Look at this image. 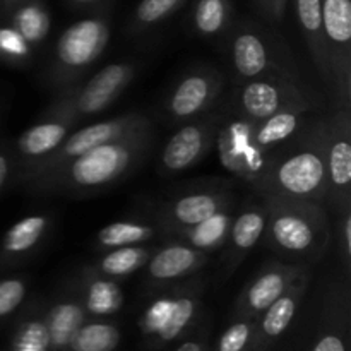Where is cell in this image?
I'll list each match as a JSON object with an SVG mask.
<instances>
[{
	"label": "cell",
	"mask_w": 351,
	"mask_h": 351,
	"mask_svg": "<svg viewBox=\"0 0 351 351\" xmlns=\"http://www.w3.org/2000/svg\"><path fill=\"white\" fill-rule=\"evenodd\" d=\"M328 113H319L295 139L269 158L250 182L263 201L326 202L328 197Z\"/></svg>",
	"instance_id": "1"
},
{
	"label": "cell",
	"mask_w": 351,
	"mask_h": 351,
	"mask_svg": "<svg viewBox=\"0 0 351 351\" xmlns=\"http://www.w3.org/2000/svg\"><path fill=\"white\" fill-rule=\"evenodd\" d=\"M153 123L125 137L88 151L53 170L33 175L21 184L31 194H93L112 187L136 170L153 147Z\"/></svg>",
	"instance_id": "2"
},
{
	"label": "cell",
	"mask_w": 351,
	"mask_h": 351,
	"mask_svg": "<svg viewBox=\"0 0 351 351\" xmlns=\"http://www.w3.org/2000/svg\"><path fill=\"white\" fill-rule=\"evenodd\" d=\"M266 208L264 243L295 264L319 263L331 239L329 218L321 202L263 201Z\"/></svg>",
	"instance_id": "3"
},
{
	"label": "cell",
	"mask_w": 351,
	"mask_h": 351,
	"mask_svg": "<svg viewBox=\"0 0 351 351\" xmlns=\"http://www.w3.org/2000/svg\"><path fill=\"white\" fill-rule=\"evenodd\" d=\"M110 29V14L105 10L71 24L55 43L43 74L45 86L58 95L79 84L105 51Z\"/></svg>",
	"instance_id": "4"
},
{
	"label": "cell",
	"mask_w": 351,
	"mask_h": 351,
	"mask_svg": "<svg viewBox=\"0 0 351 351\" xmlns=\"http://www.w3.org/2000/svg\"><path fill=\"white\" fill-rule=\"evenodd\" d=\"M225 41L235 84L267 75L300 79L285 41L263 24L250 19L235 21Z\"/></svg>",
	"instance_id": "5"
},
{
	"label": "cell",
	"mask_w": 351,
	"mask_h": 351,
	"mask_svg": "<svg viewBox=\"0 0 351 351\" xmlns=\"http://www.w3.org/2000/svg\"><path fill=\"white\" fill-rule=\"evenodd\" d=\"M136 72L137 65L134 62L108 64L89 79H82L79 84L55 95L43 117L67 120L77 125L82 120L110 108L134 81Z\"/></svg>",
	"instance_id": "6"
},
{
	"label": "cell",
	"mask_w": 351,
	"mask_h": 351,
	"mask_svg": "<svg viewBox=\"0 0 351 351\" xmlns=\"http://www.w3.org/2000/svg\"><path fill=\"white\" fill-rule=\"evenodd\" d=\"M311 101L317 99L302 79L267 75L235 84L228 112L252 123H259L288 106Z\"/></svg>",
	"instance_id": "7"
},
{
	"label": "cell",
	"mask_w": 351,
	"mask_h": 351,
	"mask_svg": "<svg viewBox=\"0 0 351 351\" xmlns=\"http://www.w3.org/2000/svg\"><path fill=\"white\" fill-rule=\"evenodd\" d=\"M147 123H151V119L141 112H129L115 117V119L89 123V125L75 129L74 132L69 134L62 141L60 146L53 153L48 154L47 158L21 168L14 175H16L17 182L21 184V182L33 177V175L53 170V168L60 167V165L67 163V161L75 160V158L82 156V154L95 149V147L112 143V141L120 139V137L129 136V134L136 132L137 129L147 125Z\"/></svg>",
	"instance_id": "8"
},
{
	"label": "cell",
	"mask_w": 351,
	"mask_h": 351,
	"mask_svg": "<svg viewBox=\"0 0 351 351\" xmlns=\"http://www.w3.org/2000/svg\"><path fill=\"white\" fill-rule=\"evenodd\" d=\"M331 95L336 108L351 105V0H321Z\"/></svg>",
	"instance_id": "9"
},
{
	"label": "cell",
	"mask_w": 351,
	"mask_h": 351,
	"mask_svg": "<svg viewBox=\"0 0 351 351\" xmlns=\"http://www.w3.org/2000/svg\"><path fill=\"white\" fill-rule=\"evenodd\" d=\"M225 110L209 112L185 122L165 144L158 171L161 177H175L201 163L215 147Z\"/></svg>",
	"instance_id": "10"
},
{
	"label": "cell",
	"mask_w": 351,
	"mask_h": 351,
	"mask_svg": "<svg viewBox=\"0 0 351 351\" xmlns=\"http://www.w3.org/2000/svg\"><path fill=\"white\" fill-rule=\"evenodd\" d=\"M225 82V75L211 65L191 69L175 82L165 99V113L170 122L185 123L213 112L221 98Z\"/></svg>",
	"instance_id": "11"
},
{
	"label": "cell",
	"mask_w": 351,
	"mask_h": 351,
	"mask_svg": "<svg viewBox=\"0 0 351 351\" xmlns=\"http://www.w3.org/2000/svg\"><path fill=\"white\" fill-rule=\"evenodd\" d=\"M328 197L336 213L351 206V115L350 108L328 113Z\"/></svg>",
	"instance_id": "12"
},
{
	"label": "cell",
	"mask_w": 351,
	"mask_h": 351,
	"mask_svg": "<svg viewBox=\"0 0 351 351\" xmlns=\"http://www.w3.org/2000/svg\"><path fill=\"white\" fill-rule=\"evenodd\" d=\"M254 127L256 123L225 110V117L215 143L223 167L249 184L267 165V160L256 149L254 144Z\"/></svg>",
	"instance_id": "13"
},
{
	"label": "cell",
	"mask_w": 351,
	"mask_h": 351,
	"mask_svg": "<svg viewBox=\"0 0 351 351\" xmlns=\"http://www.w3.org/2000/svg\"><path fill=\"white\" fill-rule=\"evenodd\" d=\"M305 278H311V266L295 263L266 264L240 293L237 314L257 321L269 305Z\"/></svg>",
	"instance_id": "14"
},
{
	"label": "cell",
	"mask_w": 351,
	"mask_h": 351,
	"mask_svg": "<svg viewBox=\"0 0 351 351\" xmlns=\"http://www.w3.org/2000/svg\"><path fill=\"white\" fill-rule=\"evenodd\" d=\"M233 206V194L226 187L199 189L185 192L177 199L168 202L160 215L163 228L175 233L178 230L191 228L216 213Z\"/></svg>",
	"instance_id": "15"
},
{
	"label": "cell",
	"mask_w": 351,
	"mask_h": 351,
	"mask_svg": "<svg viewBox=\"0 0 351 351\" xmlns=\"http://www.w3.org/2000/svg\"><path fill=\"white\" fill-rule=\"evenodd\" d=\"M319 101L300 103V105L288 106L274 115L267 117L263 122L254 127V144L256 149L269 161L274 153L281 149L285 144L298 136L312 119L319 115Z\"/></svg>",
	"instance_id": "16"
},
{
	"label": "cell",
	"mask_w": 351,
	"mask_h": 351,
	"mask_svg": "<svg viewBox=\"0 0 351 351\" xmlns=\"http://www.w3.org/2000/svg\"><path fill=\"white\" fill-rule=\"evenodd\" d=\"M209 254L189 245L185 242H173L163 245L151 254L146 263L147 280L154 285H167L180 278L197 273L208 263Z\"/></svg>",
	"instance_id": "17"
},
{
	"label": "cell",
	"mask_w": 351,
	"mask_h": 351,
	"mask_svg": "<svg viewBox=\"0 0 351 351\" xmlns=\"http://www.w3.org/2000/svg\"><path fill=\"white\" fill-rule=\"evenodd\" d=\"M74 123L62 119L43 117V120L24 130L14 143V173L53 153L62 141L72 132Z\"/></svg>",
	"instance_id": "18"
},
{
	"label": "cell",
	"mask_w": 351,
	"mask_h": 351,
	"mask_svg": "<svg viewBox=\"0 0 351 351\" xmlns=\"http://www.w3.org/2000/svg\"><path fill=\"white\" fill-rule=\"evenodd\" d=\"M266 208L264 204H249L237 216H233L230 226L228 239L225 245L228 247L225 264V276H232L240 266L247 254L263 240L266 230Z\"/></svg>",
	"instance_id": "19"
},
{
	"label": "cell",
	"mask_w": 351,
	"mask_h": 351,
	"mask_svg": "<svg viewBox=\"0 0 351 351\" xmlns=\"http://www.w3.org/2000/svg\"><path fill=\"white\" fill-rule=\"evenodd\" d=\"M293 5L312 64L329 91L331 89V72H329L328 48H326L324 29H322L321 0H293Z\"/></svg>",
	"instance_id": "20"
},
{
	"label": "cell",
	"mask_w": 351,
	"mask_h": 351,
	"mask_svg": "<svg viewBox=\"0 0 351 351\" xmlns=\"http://www.w3.org/2000/svg\"><path fill=\"white\" fill-rule=\"evenodd\" d=\"M311 278L298 281L295 287H291L283 297L278 298L273 305L266 308L263 314L259 315L261 322L259 328L254 329V351L263 350L269 345V341L280 338L288 326L293 321L295 314L298 311L302 298H304L305 291H307V285Z\"/></svg>",
	"instance_id": "21"
},
{
	"label": "cell",
	"mask_w": 351,
	"mask_h": 351,
	"mask_svg": "<svg viewBox=\"0 0 351 351\" xmlns=\"http://www.w3.org/2000/svg\"><path fill=\"white\" fill-rule=\"evenodd\" d=\"M50 225L51 218L48 215H29L14 223L0 242V264L9 266L26 259L40 245Z\"/></svg>",
	"instance_id": "22"
},
{
	"label": "cell",
	"mask_w": 351,
	"mask_h": 351,
	"mask_svg": "<svg viewBox=\"0 0 351 351\" xmlns=\"http://www.w3.org/2000/svg\"><path fill=\"white\" fill-rule=\"evenodd\" d=\"M235 23L233 0H192L189 24L195 36L202 40H225Z\"/></svg>",
	"instance_id": "23"
},
{
	"label": "cell",
	"mask_w": 351,
	"mask_h": 351,
	"mask_svg": "<svg viewBox=\"0 0 351 351\" xmlns=\"http://www.w3.org/2000/svg\"><path fill=\"white\" fill-rule=\"evenodd\" d=\"M233 215L228 209H223V211L216 213L211 218L204 219L199 225L191 226V228H184L175 232L177 235H180L185 240V243L195 247L199 250H204V252H211V250L219 249L226 243L228 239L230 226H232Z\"/></svg>",
	"instance_id": "24"
},
{
	"label": "cell",
	"mask_w": 351,
	"mask_h": 351,
	"mask_svg": "<svg viewBox=\"0 0 351 351\" xmlns=\"http://www.w3.org/2000/svg\"><path fill=\"white\" fill-rule=\"evenodd\" d=\"M7 17L10 19L9 24H12L33 48L43 43L50 33V12L41 0L23 2Z\"/></svg>",
	"instance_id": "25"
},
{
	"label": "cell",
	"mask_w": 351,
	"mask_h": 351,
	"mask_svg": "<svg viewBox=\"0 0 351 351\" xmlns=\"http://www.w3.org/2000/svg\"><path fill=\"white\" fill-rule=\"evenodd\" d=\"M153 250L149 247L143 245H129V247H117V249H110L101 259L96 263L93 273L101 274L106 278H125L130 274L137 273L141 267L146 266L149 261Z\"/></svg>",
	"instance_id": "26"
},
{
	"label": "cell",
	"mask_w": 351,
	"mask_h": 351,
	"mask_svg": "<svg viewBox=\"0 0 351 351\" xmlns=\"http://www.w3.org/2000/svg\"><path fill=\"white\" fill-rule=\"evenodd\" d=\"M84 307L79 302H62L51 307L45 319L50 346L57 350L67 348L72 336L84 324Z\"/></svg>",
	"instance_id": "27"
},
{
	"label": "cell",
	"mask_w": 351,
	"mask_h": 351,
	"mask_svg": "<svg viewBox=\"0 0 351 351\" xmlns=\"http://www.w3.org/2000/svg\"><path fill=\"white\" fill-rule=\"evenodd\" d=\"M189 0H141L127 24V33L137 36L154 29L173 16Z\"/></svg>",
	"instance_id": "28"
},
{
	"label": "cell",
	"mask_w": 351,
	"mask_h": 351,
	"mask_svg": "<svg viewBox=\"0 0 351 351\" xmlns=\"http://www.w3.org/2000/svg\"><path fill=\"white\" fill-rule=\"evenodd\" d=\"M156 235V228L141 221H117L103 226L96 235L99 249H117V247L141 245L149 242Z\"/></svg>",
	"instance_id": "29"
},
{
	"label": "cell",
	"mask_w": 351,
	"mask_h": 351,
	"mask_svg": "<svg viewBox=\"0 0 351 351\" xmlns=\"http://www.w3.org/2000/svg\"><path fill=\"white\" fill-rule=\"evenodd\" d=\"M91 280L86 285V308L95 315L115 314L122 307V291L112 278L91 271Z\"/></svg>",
	"instance_id": "30"
},
{
	"label": "cell",
	"mask_w": 351,
	"mask_h": 351,
	"mask_svg": "<svg viewBox=\"0 0 351 351\" xmlns=\"http://www.w3.org/2000/svg\"><path fill=\"white\" fill-rule=\"evenodd\" d=\"M120 331L108 322L82 324L72 336L69 348L72 351H112L119 346Z\"/></svg>",
	"instance_id": "31"
},
{
	"label": "cell",
	"mask_w": 351,
	"mask_h": 351,
	"mask_svg": "<svg viewBox=\"0 0 351 351\" xmlns=\"http://www.w3.org/2000/svg\"><path fill=\"white\" fill-rule=\"evenodd\" d=\"M197 308H199V295L195 293V291H191V293H185V295H180V297L173 298V305H171L170 315H168L163 328L156 332L160 341L163 343L173 341L177 336H180L182 332H184V329L191 324L192 319L195 317Z\"/></svg>",
	"instance_id": "32"
},
{
	"label": "cell",
	"mask_w": 351,
	"mask_h": 351,
	"mask_svg": "<svg viewBox=\"0 0 351 351\" xmlns=\"http://www.w3.org/2000/svg\"><path fill=\"white\" fill-rule=\"evenodd\" d=\"M34 48L21 36L12 24H0V60L9 65L29 64Z\"/></svg>",
	"instance_id": "33"
},
{
	"label": "cell",
	"mask_w": 351,
	"mask_h": 351,
	"mask_svg": "<svg viewBox=\"0 0 351 351\" xmlns=\"http://www.w3.org/2000/svg\"><path fill=\"white\" fill-rule=\"evenodd\" d=\"M27 281L21 276L0 280V321L17 311L26 298Z\"/></svg>",
	"instance_id": "34"
},
{
	"label": "cell",
	"mask_w": 351,
	"mask_h": 351,
	"mask_svg": "<svg viewBox=\"0 0 351 351\" xmlns=\"http://www.w3.org/2000/svg\"><path fill=\"white\" fill-rule=\"evenodd\" d=\"M254 329H256V319L242 317L223 332L218 343V351H243L252 339Z\"/></svg>",
	"instance_id": "35"
},
{
	"label": "cell",
	"mask_w": 351,
	"mask_h": 351,
	"mask_svg": "<svg viewBox=\"0 0 351 351\" xmlns=\"http://www.w3.org/2000/svg\"><path fill=\"white\" fill-rule=\"evenodd\" d=\"M14 348H34L47 351L50 348V336L45 321H31L23 324L14 341Z\"/></svg>",
	"instance_id": "36"
},
{
	"label": "cell",
	"mask_w": 351,
	"mask_h": 351,
	"mask_svg": "<svg viewBox=\"0 0 351 351\" xmlns=\"http://www.w3.org/2000/svg\"><path fill=\"white\" fill-rule=\"evenodd\" d=\"M171 305H173V298H158L156 302L147 307V311L144 312L143 321H141V326H143V331L147 332V335H156L163 324L167 322L168 315H170Z\"/></svg>",
	"instance_id": "37"
},
{
	"label": "cell",
	"mask_w": 351,
	"mask_h": 351,
	"mask_svg": "<svg viewBox=\"0 0 351 351\" xmlns=\"http://www.w3.org/2000/svg\"><path fill=\"white\" fill-rule=\"evenodd\" d=\"M288 2L290 0H252L254 7L264 21L271 26H280L287 16Z\"/></svg>",
	"instance_id": "38"
},
{
	"label": "cell",
	"mask_w": 351,
	"mask_h": 351,
	"mask_svg": "<svg viewBox=\"0 0 351 351\" xmlns=\"http://www.w3.org/2000/svg\"><path fill=\"white\" fill-rule=\"evenodd\" d=\"M338 215V240L343 252V261L346 267L351 266V206L345 208L343 211L336 213Z\"/></svg>",
	"instance_id": "39"
},
{
	"label": "cell",
	"mask_w": 351,
	"mask_h": 351,
	"mask_svg": "<svg viewBox=\"0 0 351 351\" xmlns=\"http://www.w3.org/2000/svg\"><path fill=\"white\" fill-rule=\"evenodd\" d=\"M14 147L5 143H0V194L5 189L7 182H9L10 175L14 173Z\"/></svg>",
	"instance_id": "40"
},
{
	"label": "cell",
	"mask_w": 351,
	"mask_h": 351,
	"mask_svg": "<svg viewBox=\"0 0 351 351\" xmlns=\"http://www.w3.org/2000/svg\"><path fill=\"white\" fill-rule=\"evenodd\" d=\"M314 351H346L345 343L338 335H326L322 336L314 346Z\"/></svg>",
	"instance_id": "41"
},
{
	"label": "cell",
	"mask_w": 351,
	"mask_h": 351,
	"mask_svg": "<svg viewBox=\"0 0 351 351\" xmlns=\"http://www.w3.org/2000/svg\"><path fill=\"white\" fill-rule=\"evenodd\" d=\"M23 2H27V0H2L0 2V16H9L17 5H21Z\"/></svg>",
	"instance_id": "42"
},
{
	"label": "cell",
	"mask_w": 351,
	"mask_h": 351,
	"mask_svg": "<svg viewBox=\"0 0 351 351\" xmlns=\"http://www.w3.org/2000/svg\"><path fill=\"white\" fill-rule=\"evenodd\" d=\"M67 2L74 9H91V7L98 5L101 0H67Z\"/></svg>",
	"instance_id": "43"
},
{
	"label": "cell",
	"mask_w": 351,
	"mask_h": 351,
	"mask_svg": "<svg viewBox=\"0 0 351 351\" xmlns=\"http://www.w3.org/2000/svg\"><path fill=\"white\" fill-rule=\"evenodd\" d=\"M177 351H204V345L199 341H185L184 345L178 346Z\"/></svg>",
	"instance_id": "44"
},
{
	"label": "cell",
	"mask_w": 351,
	"mask_h": 351,
	"mask_svg": "<svg viewBox=\"0 0 351 351\" xmlns=\"http://www.w3.org/2000/svg\"><path fill=\"white\" fill-rule=\"evenodd\" d=\"M14 351H43V350H34V348H14Z\"/></svg>",
	"instance_id": "45"
},
{
	"label": "cell",
	"mask_w": 351,
	"mask_h": 351,
	"mask_svg": "<svg viewBox=\"0 0 351 351\" xmlns=\"http://www.w3.org/2000/svg\"><path fill=\"white\" fill-rule=\"evenodd\" d=\"M0 2H2V0H0Z\"/></svg>",
	"instance_id": "46"
}]
</instances>
